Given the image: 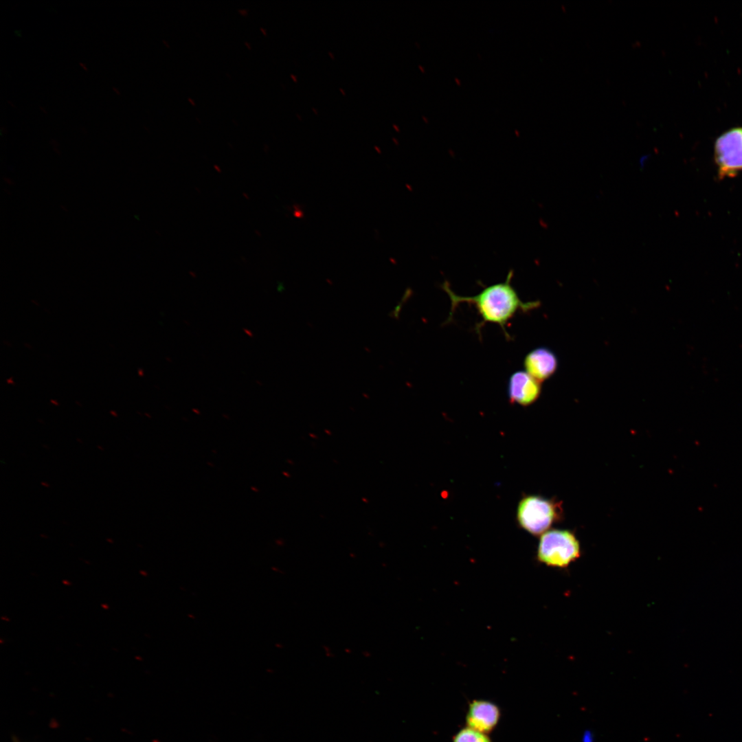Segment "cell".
Listing matches in <instances>:
<instances>
[{
    "label": "cell",
    "instance_id": "6da1fadb",
    "mask_svg": "<svg viewBox=\"0 0 742 742\" xmlns=\"http://www.w3.org/2000/svg\"><path fill=\"white\" fill-rule=\"evenodd\" d=\"M513 271L510 270L504 282L486 286L477 295L473 296H461L457 295L451 289L447 281L440 286L447 294L451 302V311L445 322H450L453 315L462 303L473 305L481 316V322L476 324L475 330L480 335L481 328L486 323L497 324L502 330L506 338L509 340L510 335L506 326L517 313H526L539 306L538 301L523 302L517 291L512 285Z\"/></svg>",
    "mask_w": 742,
    "mask_h": 742
},
{
    "label": "cell",
    "instance_id": "7a4b0ae2",
    "mask_svg": "<svg viewBox=\"0 0 742 742\" xmlns=\"http://www.w3.org/2000/svg\"><path fill=\"white\" fill-rule=\"evenodd\" d=\"M580 543L576 536L565 530H551L543 534L537 549V559L543 564L566 568L581 556Z\"/></svg>",
    "mask_w": 742,
    "mask_h": 742
},
{
    "label": "cell",
    "instance_id": "3957f363",
    "mask_svg": "<svg viewBox=\"0 0 742 742\" xmlns=\"http://www.w3.org/2000/svg\"><path fill=\"white\" fill-rule=\"evenodd\" d=\"M562 514L561 502L530 495L519 502L517 518L521 528L534 535H539L559 521Z\"/></svg>",
    "mask_w": 742,
    "mask_h": 742
},
{
    "label": "cell",
    "instance_id": "277c9868",
    "mask_svg": "<svg viewBox=\"0 0 742 742\" xmlns=\"http://www.w3.org/2000/svg\"><path fill=\"white\" fill-rule=\"evenodd\" d=\"M714 159L719 179L737 176L742 171V127H734L715 142Z\"/></svg>",
    "mask_w": 742,
    "mask_h": 742
},
{
    "label": "cell",
    "instance_id": "5b68a950",
    "mask_svg": "<svg viewBox=\"0 0 742 742\" xmlns=\"http://www.w3.org/2000/svg\"><path fill=\"white\" fill-rule=\"evenodd\" d=\"M540 383L526 371L515 372L508 381L507 393L510 403L524 407L532 404L541 394Z\"/></svg>",
    "mask_w": 742,
    "mask_h": 742
},
{
    "label": "cell",
    "instance_id": "8992f818",
    "mask_svg": "<svg viewBox=\"0 0 742 742\" xmlns=\"http://www.w3.org/2000/svg\"><path fill=\"white\" fill-rule=\"evenodd\" d=\"M558 359L549 348L539 347L529 352L524 359V367L529 374L543 381L551 377L556 372Z\"/></svg>",
    "mask_w": 742,
    "mask_h": 742
},
{
    "label": "cell",
    "instance_id": "52a82bcc",
    "mask_svg": "<svg viewBox=\"0 0 742 742\" xmlns=\"http://www.w3.org/2000/svg\"><path fill=\"white\" fill-rule=\"evenodd\" d=\"M499 717L497 706L487 701L475 700L469 706L466 723L471 728L482 733L491 731Z\"/></svg>",
    "mask_w": 742,
    "mask_h": 742
},
{
    "label": "cell",
    "instance_id": "ba28073f",
    "mask_svg": "<svg viewBox=\"0 0 742 742\" xmlns=\"http://www.w3.org/2000/svg\"><path fill=\"white\" fill-rule=\"evenodd\" d=\"M453 742H491V740L484 733L468 727L454 737Z\"/></svg>",
    "mask_w": 742,
    "mask_h": 742
},
{
    "label": "cell",
    "instance_id": "9c48e42d",
    "mask_svg": "<svg viewBox=\"0 0 742 742\" xmlns=\"http://www.w3.org/2000/svg\"><path fill=\"white\" fill-rule=\"evenodd\" d=\"M581 742H594V733L589 730L583 731L581 735Z\"/></svg>",
    "mask_w": 742,
    "mask_h": 742
}]
</instances>
